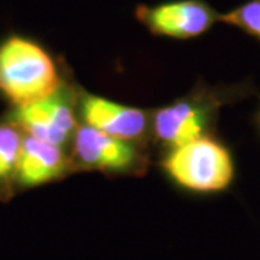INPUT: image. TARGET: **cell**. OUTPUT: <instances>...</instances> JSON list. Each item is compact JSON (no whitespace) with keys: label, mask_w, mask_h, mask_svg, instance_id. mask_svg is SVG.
Here are the masks:
<instances>
[{"label":"cell","mask_w":260,"mask_h":260,"mask_svg":"<svg viewBox=\"0 0 260 260\" xmlns=\"http://www.w3.org/2000/svg\"><path fill=\"white\" fill-rule=\"evenodd\" d=\"M62 85L55 59L39 42L22 35L0 42V94L13 107L47 99Z\"/></svg>","instance_id":"6da1fadb"},{"label":"cell","mask_w":260,"mask_h":260,"mask_svg":"<svg viewBox=\"0 0 260 260\" xmlns=\"http://www.w3.org/2000/svg\"><path fill=\"white\" fill-rule=\"evenodd\" d=\"M162 167L178 185L200 194L224 191L234 178L230 150L208 135L168 149Z\"/></svg>","instance_id":"7a4b0ae2"},{"label":"cell","mask_w":260,"mask_h":260,"mask_svg":"<svg viewBox=\"0 0 260 260\" xmlns=\"http://www.w3.org/2000/svg\"><path fill=\"white\" fill-rule=\"evenodd\" d=\"M223 103L213 90L195 91L150 114V133L168 149L200 139L207 136Z\"/></svg>","instance_id":"3957f363"},{"label":"cell","mask_w":260,"mask_h":260,"mask_svg":"<svg viewBox=\"0 0 260 260\" xmlns=\"http://www.w3.org/2000/svg\"><path fill=\"white\" fill-rule=\"evenodd\" d=\"M73 171H99L104 174H142L148 159L138 143L113 138L85 124L73 138Z\"/></svg>","instance_id":"277c9868"},{"label":"cell","mask_w":260,"mask_h":260,"mask_svg":"<svg viewBox=\"0 0 260 260\" xmlns=\"http://www.w3.org/2000/svg\"><path fill=\"white\" fill-rule=\"evenodd\" d=\"M74 102L71 91L62 85L47 99L13 107L8 117L26 136L64 148L78 129Z\"/></svg>","instance_id":"5b68a950"},{"label":"cell","mask_w":260,"mask_h":260,"mask_svg":"<svg viewBox=\"0 0 260 260\" xmlns=\"http://www.w3.org/2000/svg\"><path fill=\"white\" fill-rule=\"evenodd\" d=\"M220 15L205 0H171L158 5H139L135 16L156 37L191 39L204 35L220 22Z\"/></svg>","instance_id":"8992f818"},{"label":"cell","mask_w":260,"mask_h":260,"mask_svg":"<svg viewBox=\"0 0 260 260\" xmlns=\"http://www.w3.org/2000/svg\"><path fill=\"white\" fill-rule=\"evenodd\" d=\"M84 124L113 138L142 143L150 133V114L94 94H81L78 103Z\"/></svg>","instance_id":"52a82bcc"},{"label":"cell","mask_w":260,"mask_h":260,"mask_svg":"<svg viewBox=\"0 0 260 260\" xmlns=\"http://www.w3.org/2000/svg\"><path fill=\"white\" fill-rule=\"evenodd\" d=\"M73 172L71 158L61 146L26 136L16 171V189H29L58 181Z\"/></svg>","instance_id":"ba28073f"},{"label":"cell","mask_w":260,"mask_h":260,"mask_svg":"<svg viewBox=\"0 0 260 260\" xmlns=\"http://www.w3.org/2000/svg\"><path fill=\"white\" fill-rule=\"evenodd\" d=\"M25 133L10 120H0V200L16 194V171Z\"/></svg>","instance_id":"9c48e42d"},{"label":"cell","mask_w":260,"mask_h":260,"mask_svg":"<svg viewBox=\"0 0 260 260\" xmlns=\"http://www.w3.org/2000/svg\"><path fill=\"white\" fill-rule=\"evenodd\" d=\"M220 22L239 28L260 41V0H247L220 15Z\"/></svg>","instance_id":"30bf717a"}]
</instances>
